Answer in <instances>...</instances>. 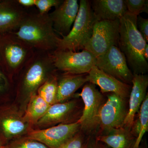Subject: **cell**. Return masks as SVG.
Returning <instances> with one entry per match:
<instances>
[{"instance_id":"cell-1","label":"cell","mask_w":148,"mask_h":148,"mask_svg":"<svg viewBox=\"0 0 148 148\" xmlns=\"http://www.w3.org/2000/svg\"><path fill=\"white\" fill-rule=\"evenodd\" d=\"M34 50L53 52L60 37L54 31L49 13L27 12L18 29L12 32Z\"/></svg>"},{"instance_id":"cell-2","label":"cell","mask_w":148,"mask_h":148,"mask_svg":"<svg viewBox=\"0 0 148 148\" xmlns=\"http://www.w3.org/2000/svg\"><path fill=\"white\" fill-rule=\"evenodd\" d=\"M137 16L127 12L119 19V47L133 75H144L148 71V61L143 55L147 42L137 28Z\"/></svg>"},{"instance_id":"cell-3","label":"cell","mask_w":148,"mask_h":148,"mask_svg":"<svg viewBox=\"0 0 148 148\" xmlns=\"http://www.w3.org/2000/svg\"><path fill=\"white\" fill-rule=\"evenodd\" d=\"M20 89L27 97L36 93L40 86L56 70L52 52L35 50L22 67Z\"/></svg>"},{"instance_id":"cell-4","label":"cell","mask_w":148,"mask_h":148,"mask_svg":"<svg viewBox=\"0 0 148 148\" xmlns=\"http://www.w3.org/2000/svg\"><path fill=\"white\" fill-rule=\"evenodd\" d=\"M96 21L90 1L80 0L78 12L73 27L67 36L59 38L56 50L77 51L84 50L92 36Z\"/></svg>"},{"instance_id":"cell-5","label":"cell","mask_w":148,"mask_h":148,"mask_svg":"<svg viewBox=\"0 0 148 148\" xmlns=\"http://www.w3.org/2000/svg\"><path fill=\"white\" fill-rule=\"evenodd\" d=\"M34 51L12 32L0 34V60L6 75L21 71Z\"/></svg>"},{"instance_id":"cell-6","label":"cell","mask_w":148,"mask_h":148,"mask_svg":"<svg viewBox=\"0 0 148 148\" xmlns=\"http://www.w3.org/2000/svg\"><path fill=\"white\" fill-rule=\"evenodd\" d=\"M84 104L81 116L78 120L80 130L86 135L97 132L99 129L100 113L104 101L102 93L95 85L88 82L78 94Z\"/></svg>"},{"instance_id":"cell-7","label":"cell","mask_w":148,"mask_h":148,"mask_svg":"<svg viewBox=\"0 0 148 148\" xmlns=\"http://www.w3.org/2000/svg\"><path fill=\"white\" fill-rule=\"evenodd\" d=\"M119 19L95 21L92 36L85 46L84 49L91 52L97 58L112 47H119Z\"/></svg>"},{"instance_id":"cell-8","label":"cell","mask_w":148,"mask_h":148,"mask_svg":"<svg viewBox=\"0 0 148 148\" xmlns=\"http://www.w3.org/2000/svg\"><path fill=\"white\" fill-rule=\"evenodd\" d=\"M52 55L56 69L66 73L88 74L96 65V57L85 49L82 51L55 50Z\"/></svg>"},{"instance_id":"cell-9","label":"cell","mask_w":148,"mask_h":148,"mask_svg":"<svg viewBox=\"0 0 148 148\" xmlns=\"http://www.w3.org/2000/svg\"><path fill=\"white\" fill-rule=\"evenodd\" d=\"M127 99L113 93L108 95L100 111L98 134L123 127L128 110Z\"/></svg>"},{"instance_id":"cell-10","label":"cell","mask_w":148,"mask_h":148,"mask_svg":"<svg viewBox=\"0 0 148 148\" xmlns=\"http://www.w3.org/2000/svg\"><path fill=\"white\" fill-rule=\"evenodd\" d=\"M95 66L122 82L132 85L134 75L128 67L124 54L118 47H112L96 58Z\"/></svg>"},{"instance_id":"cell-11","label":"cell","mask_w":148,"mask_h":148,"mask_svg":"<svg viewBox=\"0 0 148 148\" xmlns=\"http://www.w3.org/2000/svg\"><path fill=\"white\" fill-rule=\"evenodd\" d=\"M80 130V125L77 121L45 129H31L26 137L39 141L49 148H58Z\"/></svg>"},{"instance_id":"cell-12","label":"cell","mask_w":148,"mask_h":148,"mask_svg":"<svg viewBox=\"0 0 148 148\" xmlns=\"http://www.w3.org/2000/svg\"><path fill=\"white\" fill-rule=\"evenodd\" d=\"M79 9V4L77 0H65L49 14L54 31L61 38L67 36L71 31Z\"/></svg>"},{"instance_id":"cell-13","label":"cell","mask_w":148,"mask_h":148,"mask_svg":"<svg viewBox=\"0 0 148 148\" xmlns=\"http://www.w3.org/2000/svg\"><path fill=\"white\" fill-rule=\"evenodd\" d=\"M77 101H66L51 105L44 116L36 125L40 127H46L58 123H69V120L75 117L80 118L81 112Z\"/></svg>"},{"instance_id":"cell-14","label":"cell","mask_w":148,"mask_h":148,"mask_svg":"<svg viewBox=\"0 0 148 148\" xmlns=\"http://www.w3.org/2000/svg\"><path fill=\"white\" fill-rule=\"evenodd\" d=\"M31 126L16 111L9 110L0 115V133L4 142L23 137L32 129Z\"/></svg>"},{"instance_id":"cell-15","label":"cell","mask_w":148,"mask_h":148,"mask_svg":"<svg viewBox=\"0 0 148 148\" xmlns=\"http://www.w3.org/2000/svg\"><path fill=\"white\" fill-rule=\"evenodd\" d=\"M87 77L88 82L100 87L102 93L110 92L123 98H129L132 85L122 82L96 66L92 67L87 74Z\"/></svg>"},{"instance_id":"cell-16","label":"cell","mask_w":148,"mask_h":148,"mask_svg":"<svg viewBox=\"0 0 148 148\" xmlns=\"http://www.w3.org/2000/svg\"><path fill=\"white\" fill-rule=\"evenodd\" d=\"M148 77L146 74L133 75L128 101V110L123 127L130 129L147 94Z\"/></svg>"},{"instance_id":"cell-17","label":"cell","mask_w":148,"mask_h":148,"mask_svg":"<svg viewBox=\"0 0 148 148\" xmlns=\"http://www.w3.org/2000/svg\"><path fill=\"white\" fill-rule=\"evenodd\" d=\"M17 0H0V34L16 31L27 13Z\"/></svg>"},{"instance_id":"cell-18","label":"cell","mask_w":148,"mask_h":148,"mask_svg":"<svg viewBox=\"0 0 148 148\" xmlns=\"http://www.w3.org/2000/svg\"><path fill=\"white\" fill-rule=\"evenodd\" d=\"M90 3L96 21H115L127 12L124 0H93Z\"/></svg>"},{"instance_id":"cell-19","label":"cell","mask_w":148,"mask_h":148,"mask_svg":"<svg viewBox=\"0 0 148 148\" xmlns=\"http://www.w3.org/2000/svg\"><path fill=\"white\" fill-rule=\"evenodd\" d=\"M136 140L130 129L123 127L99 133L95 141L104 143L111 148H133Z\"/></svg>"},{"instance_id":"cell-20","label":"cell","mask_w":148,"mask_h":148,"mask_svg":"<svg viewBox=\"0 0 148 148\" xmlns=\"http://www.w3.org/2000/svg\"><path fill=\"white\" fill-rule=\"evenodd\" d=\"M88 82L87 74L66 73L58 78L56 103L66 102L83 85Z\"/></svg>"},{"instance_id":"cell-21","label":"cell","mask_w":148,"mask_h":148,"mask_svg":"<svg viewBox=\"0 0 148 148\" xmlns=\"http://www.w3.org/2000/svg\"><path fill=\"white\" fill-rule=\"evenodd\" d=\"M29 103L23 117L31 125L36 124L46 113L50 107L37 93L29 97Z\"/></svg>"},{"instance_id":"cell-22","label":"cell","mask_w":148,"mask_h":148,"mask_svg":"<svg viewBox=\"0 0 148 148\" xmlns=\"http://www.w3.org/2000/svg\"><path fill=\"white\" fill-rule=\"evenodd\" d=\"M138 116L135 117L130 128L131 133L136 138L133 148H139L144 135L148 131V95L140 107Z\"/></svg>"},{"instance_id":"cell-23","label":"cell","mask_w":148,"mask_h":148,"mask_svg":"<svg viewBox=\"0 0 148 148\" xmlns=\"http://www.w3.org/2000/svg\"><path fill=\"white\" fill-rule=\"evenodd\" d=\"M58 77L53 73L37 90L36 93L49 105L56 103Z\"/></svg>"},{"instance_id":"cell-24","label":"cell","mask_w":148,"mask_h":148,"mask_svg":"<svg viewBox=\"0 0 148 148\" xmlns=\"http://www.w3.org/2000/svg\"><path fill=\"white\" fill-rule=\"evenodd\" d=\"M4 148H49L43 143L27 137L12 140L5 145Z\"/></svg>"},{"instance_id":"cell-25","label":"cell","mask_w":148,"mask_h":148,"mask_svg":"<svg viewBox=\"0 0 148 148\" xmlns=\"http://www.w3.org/2000/svg\"><path fill=\"white\" fill-rule=\"evenodd\" d=\"M85 135L80 130L58 148H86L89 138Z\"/></svg>"},{"instance_id":"cell-26","label":"cell","mask_w":148,"mask_h":148,"mask_svg":"<svg viewBox=\"0 0 148 148\" xmlns=\"http://www.w3.org/2000/svg\"><path fill=\"white\" fill-rule=\"evenodd\" d=\"M61 0H35V5L38 9L40 13H48L51 8L57 7L61 4Z\"/></svg>"},{"instance_id":"cell-27","label":"cell","mask_w":148,"mask_h":148,"mask_svg":"<svg viewBox=\"0 0 148 148\" xmlns=\"http://www.w3.org/2000/svg\"><path fill=\"white\" fill-rule=\"evenodd\" d=\"M146 0H125L127 12L138 16L142 12Z\"/></svg>"},{"instance_id":"cell-28","label":"cell","mask_w":148,"mask_h":148,"mask_svg":"<svg viewBox=\"0 0 148 148\" xmlns=\"http://www.w3.org/2000/svg\"><path fill=\"white\" fill-rule=\"evenodd\" d=\"M137 28L138 31L145 40L148 42V19L143 18L140 15L137 16Z\"/></svg>"},{"instance_id":"cell-29","label":"cell","mask_w":148,"mask_h":148,"mask_svg":"<svg viewBox=\"0 0 148 148\" xmlns=\"http://www.w3.org/2000/svg\"><path fill=\"white\" fill-rule=\"evenodd\" d=\"M9 82L7 75L0 68V93H3L8 90Z\"/></svg>"},{"instance_id":"cell-30","label":"cell","mask_w":148,"mask_h":148,"mask_svg":"<svg viewBox=\"0 0 148 148\" xmlns=\"http://www.w3.org/2000/svg\"><path fill=\"white\" fill-rule=\"evenodd\" d=\"M18 3L23 7H29L35 5V0H17Z\"/></svg>"},{"instance_id":"cell-31","label":"cell","mask_w":148,"mask_h":148,"mask_svg":"<svg viewBox=\"0 0 148 148\" xmlns=\"http://www.w3.org/2000/svg\"><path fill=\"white\" fill-rule=\"evenodd\" d=\"M95 140L91 139L90 138H89L86 148H95Z\"/></svg>"},{"instance_id":"cell-32","label":"cell","mask_w":148,"mask_h":148,"mask_svg":"<svg viewBox=\"0 0 148 148\" xmlns=\"http://www.w3.org/2000/svg\"><path fill=\"white\" fill-rule=\"evenodd\" d=\"M95 148H111L108 146L106 145L104 143H101V142H98V141H95Z\"/></svg>"},{"instance_id":"cell-33","label":"cell","mask_w":148,"mask_h":148,"mask_svg":"<svg viewBox=\"0 0 148 148\" xmlns=\"http://www.w3.org/2000/svg\"><path fill=\"white\" fill-rule=\"evenodd\" d=\"M143 55H144V58H145L146 60L148 61V45L147 44H146L145 48H144V51H143Z\"/></svg>"},{"instance_id":"cell-34","label":"cell","mask_w":148,"mask_h":148,"mask_svg":"<svg viewBox=\"0 0 148 148\" xmlns=\"http://www.w3.org/2000/svg\"><path fill=\"white\" fill-rule=\"evenodd\" d=\"M142 12H145V13H148V1L146 0L144 6L143 10L142 11Z\"/></svg>"},{"instance_id":"cell-35","label":"cell","mask_w":148,"mask_h":148,"mask_svg":"<svg viewBox=\"0 0 148 148\" xmlns=\"http://www.w3.org/2000/svg\"><path fill=\"white\" fill-rule=\"evenodd\" d=\"M5 145V144H4V142L0 135V148H4Z\"/></svg>"},{"instance_id":"cell-36","label":"cell","mask_w":148,"mask_h":148,"mask_svg":"<svg viewBox=\"0 0 148 148\" xmlns=\"http://www.w3.org/2000/svg\"><path fill=\"white\" fill-rule=\"evenodd\" d=\"M139 148H147V146L146 145H145V144L143 145V144H142V145L140 144Z\"/></svg>"},{"instance_id":"cell-37","label":"cell","mask_w":148,"mask_h":148,"mask_svg":"<svg viewBox=\"0 0 148 148\" xmlns=\"http://www.w3.org/2000/svg\"><path fill=\"white\" fill-rule=\"evenodd\" d=\"M0 68H1V69H2V68H1V60H0Z\"/></svg>"}]
</instances>
